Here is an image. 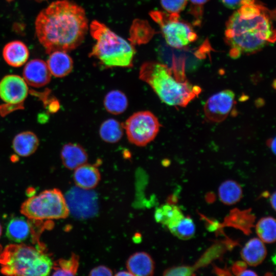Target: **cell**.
I'll return each instance as SVG.
<instances>
[{
  "mask_svg": "<svg viewBox=\"0 0 276 276\" xmlns=\"http://www.w3.org/2000/svg\"><path fill=\"white\" fill-rule=\"evenodd\" d=\"M256 231L259 238L264 243H274L276 239L275 219L271 216L261 218L256 224Z\"/></svg>",
  "mask_w": 276,
  "mask_h": 276,
  "instance_id": "cell-25",
  "label": "cell"
},
{
  "mask_svg": "<svg viewBox=\"0 0 276 276\" xmlns=\"http://www.w3.org/2000/svg\"><path fill=\"white\" fill-rule=\"evenodd\" d=\"M247 264L244 261H238L234 264L232 268L233 272L237 275L246 269Z\"/></svg>",
  "mask_w": 276,
  "mask_h": 276,
  "instance_id": "cell-34",
  "label": "cell"
},
{
  "mask_svg": "<svg viewBox=\"0 0 276 276\" xmlns=\"http://www.w3.org/2000/svg\"><path fill=\"white\" fill-rule=\"evenodd\" d=\"M112 271L109 267L104 265H99L92 269L89 273V275L98 276V275H112Z\"/></svg>",
  "mask_w": 276,
  "mask_h": 276,
  "instance_id": "cell-31",
  "label": "cell"
},
{
  "mask_svg": "<svg viewBox=\"0 0 276 276\" xmlns=\"http://www.w3.org/2000/svg\"><path fill=\"white\" fill-rule=\"evenodd\" d=\"M218 196L223 203L233 205L242 199V189L237 182L233 180H227L220 185Z\"/></svg>",
  "mask_w": 276,
  "mask_h": 276,
  "instance_id": "cell-22",
  "label": "cell"
},
{
  "mask_svg": "<svg viewBox=\"0 0 276 276\" xmlns=\"http://www.w3.org/2000/svg\"><path fill=\"white\" fill-rule=\"evenodd\" d=\"M1 271L5 275H47L53 263L45 254L25 244H11L0 255Z\"/></svg>",
  "mask_w": 276,
  "mask_h": 276,
  "instance_id": "cell-5",
  "label": "cell"
},
{
  "mask_svg": "<svg viewBox=\"0 0 276 276\" xmlns=\"http://www.w3.org/2000/svg\"><path fill=\"white\" fill-rule=\"evenodd\" d=\"M2 226H1V225L0 224V237L2 235Z\"/></svg>",
  "mask_w": 276,
  "mask_h": 276,
  "instance_id": "cell-40",
  "label": "cell"
},
{
  "mask_svg": "<svg viewBox=\"0 0 276 276\" xmlns=\"http://www.w3.org/2000/svg\"><path fill=\"white\" fill-rule=\"evenodd\" d=\"M195 5L201 6L206 3L208 0H190Z\"/></svg>",
  "mask_w": 276,
  "mask_h": 276,
  "instance_id": "cell-38",
  "label": "cell"
},
{
  "mask_svg": "<svg viewBox=\"0 0 276 276\" xmlns=\"http://www.w3.org/2000/svg\"><path fill=\"white\" fill-rule=\"evenodd\" d=\"M188 0H160L163 9L168 13L179 14L186 7Z\"/></svg>",
  "mask_w": 276,
  "mask_h": 276,
  "instance_id": "cell-29",
  "label": "cell"
},
{
  "mask_svg": "<svg viewBox=\"0 0 276 276\" xmlns=\"http://www.w3.org/2000/svg\"><path fill=\"white\" fill-rule=\"evenodd\" d=\"M63 165L70 170H74L86 163L88 156L85 150L76 143H67L62 148L60 152Z\"/></svg>",
  "mask_w": 276,
  "mask_h": 276,
  "instance_id": "cell-15",
  "label": "cell"
},
{
  "mask_svg": "<svg viewBox=\"0 0 276 276\" xmlns=\"http://www.w3.org/2000/svg\"><path fill=\"white\" fill-rule=\"evenodd\" d=\"M87 29L84 10L69 0L52 2L35 21L36 37L47 54L75 49L83 41Z\"/></svg>",
  "mask_w": 276,
  "mask_h": 276,
  "instance_id": "cell-1",
  "label": "cell"
},
{
  "mask_svg": "<svg viewBox=\"0 0 276 276\" xmlns=\"http://www.w3.org/2000/svg\"><path fill=\"white\" fill-rule=\"evenodd\" d=\"M116 275L123 276V275H132V274L127 271H121L115 274Z\"/></svg>",
  "mask_w": 276,
  "mask_h": 276,
  "instance_id": "cell-39",
  "label": "cell"
},
{
  "mask_svg": "<svg viewBox=\"0 0 276 276\" xmlns=\"http://www.w3.org/2000/svg\"><path fill=\"white\" fill-rule=\"evenodd\" d=\"M273 19L272 13L256 0L236 9L228 19L225 32L231 56L235 58L255 53L273 43Z\"/></svg>",
  "mask_w": 276,
  "mask_h": 276,
  "instance_id": "cell-2",
  "label": "cell"
},
{
  "mask_svg": "<svg viewBox=\"0 0 276 276\" xmlns=\"http://www.w3.org/2000/svg\"><path fill=\"white\" fill-rule=\"evenodd\" d=\"M47 101H44V104L47 108V110L51 113L55 112L59 108V103L57 100L55 98L48 99Z\"/></svg>",
  "mask_w": 276,
  "mask_h": 276,
  "instance_id": "cell-33",
  "label": "cell"
},
{
  "mask_svg": "<svg viewBox=\"0 0 276 276\" xmlns=\"http://www.w3.org/2000/svg\"><path fill=\"white\" fill-rule=\"evenodd\" d=\"M275 199H276V193L274 192L273 193V194H272V195H271L270 197V203L271 204L272 208L273 209L274 211L275 210V206H276Z\"/></svg>",
  "mask_w": 276,
  "mask_h": 276,
  "instance_id": "cell-36",
  "label": "cell"
},
{
  "mask_svg": "<svg viewBox=\"0 0 276 276\" xmlns=\"http://www.w3.org/2000/svg\"><path fill=\"white\" fill-rule=\"evenodd\" d=\"M183 216L179 207L168 203L158 207L154 214L156 221L167 226L168 228L173 226Z\"/></svg>",
  "mask_w": 276,
  "mask_h": 276,
  "instance_id": "cell-21",
  "label": "cell"
},
{
  "mask_svg": "<svg viewBox=\"0 0 276 276\" xmlns=\"http://www.w3.org/2000/svg\"><path fill=\"white\" fill-rule=\"evenodd\" d=\"M124 125L118 120L109 119L101 125L99 134L105 142L114 143L119 141L123 134Z\"/></svg>",
  "mask_w": 276,
  "mask_h": 276,
  "instance_id": "cell-24",
  "label": "cell"
},
{
  "mask_svg": "<svg viewBox=\"0 0 276 276\" xmlns=\"http://www.w3.org/2000/svg\"><path fill=\"white\" fill-rule=\"evenodd\" d=\"M194 268L189 266H178L169 268L163 273L166 276H189L193 275Z\"/></svg>",
  "mask_w": 276,
  "mask_h": 276,
  "instance_id": "cell-30",
  "label": "cell"
},
{
  "mask_svg": "<svg viewBox=\"0 0 276 276\" xmlns=\"http://www.w3.org/2000/svg\"><path fill=\"white\" fill-rule=\"evenodd\" d=\"M241 257L247 264L256 266L264 260L267 250L264 243L259 238H253L245 244L240 252Z\"/></svg>",
  "mask_w": 276,
  "mask_h": 276,
  "instance_id": "cell-18",
  "label": "cell"
},
{
  "mask_svg": "<svg viewBox=\"0 0 276 276\" xmlns=\"http://www.w3.org/2000/svg\"><path fill=\"white\" fill-rule=\"evenodd\" d=\"M258 274L254 271L249 269H245L243 271L240 275L244 276V275H257Z\"/></svg>",
  "mask_w": 276,
  "mask_h": 276,
  "instance_id": "cell-37",
  "label": "cell"
},
{
  "mask_svg": "<svg viewBox=\"0 0 276 276\" xmlns=\"http://www.w3.org/2000/svg\"><path fill=\"white\" fill-rule=\"evenodd\" d=\"M139 77L163 102L171 106L185 107L201 91L198 86L176 76L167 64L155 61L143 63Z\"/></svg>",
  "mask_w": 276,
  "mask_h": 276,
  "instance_id": "cell-3",
  "label": "cell"
},
{
  "mask_svg": "<svg viewBox=\"0 0 276 276\" xmlns=\"http://www.w3.org/2000/svg\"><path fill=\"white\" fill-rule=\"evenodd\" d=\"M275 137L270 139L268 141V145L274 154L275 153Z\"/></svg>",
  "mask_w": 276,
  "mask_h": 276,
  "instance_id": "cell-35",
  "label": "cell"
},
{
  "mask_svg": "<svg viewBox=\"0 0 276 276\" xmlns=\"http://www.w3.org/2000/svg\"><path fill=\"white\" fill-rule=\"evenodd\" d=\"M160 124L156 117L149 111L136 112L126 121L124 128L129 141L137 146H144L157 135Z\"/></svg>",
  "mask_w": 276,
  "mask_h": 276,
  "instance_id": "cell-8",
  "label": "cell"
},
{
  "mask_svg": "<svg viewBox=\"0 0 276 276\" xmlns=\"http://www.w3.org/2000/svg\"><path fill=\"white\" fill-rule=\"evenodd\" d=\"M31 232L30 223L22 217L12 218L7 226V237L15 242H21L26 240L29 237Z\"/></svg>",
  "mask_w": 276,
  "mask_h": 276,
  "instance_id": "cell-20",
  "label": "cell"
},
{
  "mask_svg": "<svg viewBox=\"0 0 276 276\" xmlns=\"http://www.w3.org/2000/svg\"><path fill=\"white\" fill-rule=\"evenodd\" d=\"M128 105V99L124 93L119 90L108 92L104 99V105L106 110L113 114H119L124 112Z\"/></svg>",
  "mask_w": 276,
  "mask_h": 276,
  "instance_id": "cell-23",
  "label": "cell"
},
{
  "mask_svg": "<svg viewBox=\"0 0 276 276\" xmlns=\"http://www.w3.org/2000/svg\"><path fill=\"white\" fill-rule=\"evenodd\" d=\"M47 64L51 75L56 77L62 78L72 72L74 63L67 52L56 51L50 53Z\"/></svg>",
  "mask_w": 276,
  "mask_h": 276,
  "instance_id": "cell-17",
  "label": "cell"
},
{
  "mask_svg": "<svg viewBox=\"0 0 276 276\" xmlns=\"http://www.w3.org/2000/svg\"><path fill=\"white\" fill-rule=\"evenodd\" d=\"M28 93L27 83L18 75H8L0 81V98L6 104L22 107Z\"/></svg>",
  "mask_w": 276,
  "mask_h": 276,
  "instance_id": "cell-11",
  "label": "cell"
},
{
  "mask_svg": "<svg viewBox=\"0 0 276 276\" xmlns=\"http://www.w3.org/2000/svg\"><path fill=\"white\" fill-rule=\"evenodd\" d=\"M36 1H44V0H36Z\"/></svg>",
  "mask_w": 276,
  "mask_h": 276,
  "instance_id": "cell-41",
  "label": "cell"
},
{
  "mask_svg": "<svg viewBox=\"0 0 276 276\" xmlns=\"http://www.w3.org/2000/svg\"><path fill=\"white\" fill-rule=\"evenodd\" d=\"M235 96L233 91L225 89L210 97L204 106L206 119L213 122H220L225 120L235 103Z\"/></svg>",
  "mask_w": 276,
  "mask_h": 276,
  "instance_id": "cell-10",
  "label": "cell"
},
{
  "mask_svg": "<svg viewBox=\"0 0 276 276\" xmlns=\"http://www.w3.org/2000/svg\"><path fill=\"white\" fill-rule=\"evenodd\" d=\"M20 212L34 220L64 219L70 214L65 197L57 189L47 190L30 197L22 203Z\"/></svg>",
  "mask_w": 276,
  "mask_h": 276,
  "instance_id": "cell-6",
  "label": "cell"
},
{
  "mask_svg": "<svg viewBox=\"0 0 276 276\" xmlns=\"http://www.w3.org/2000/svg\"><path fill=\"white\" fill-rule=\"evenodd\" d=\"M39 139L33 132L25 131L16 134L12 141L14 152L22 157L33 154L39 146Z\"/></svg>",
  "mask_w": 276,
  "mask_h": 276,
  "instance_id": "cell-19",
  "label": "cell"
},
{
  "mask_svg": "<svg viewBox=\"0 0 276 276\" xmlns=\"http://www.w3.org/2000/svg\"><path fill=\"white\" fill-rule=\"evenodd\" d=\"M65 198L70 213L76 218H89L98 211L96 194L89 190L73 187L66 193Z\"/></svg>",
  "mask_w": 276,
  "mask_h": 276,
  "instance_id": "cell-9",
  "label": "cell"
},
{
  "mask_svg": "<svg viewBox=\"0 0 276 276\" xmlns=\"http://www.w3.org/2000/svg\"><path fill=\"white\" fill-rule=\"evenodd\" d=\"M169 229L179 239L186 240L194 236L196 227L192 219L189 216L184 215Z\"/></svg>",
  "mask_w": 276,
  "mask_h": 276,
  "instance_id": "cell-28",
  "label": "cell"
},
{
  "mask_svg": "<svg viewBox=\"0 0 276 276\" xmlns=\"http://www.w3.org/2000/svg\"><path fill=\"white\" fill-rule=\"evenodd\" d=\"M126 267L132 275L149 276L154 274L155 263L148 253L139 251L129 257L126 262Z\"/></svg>",
  "mask_w": 276,
  "mask_h": 276,
  "instance_id": "cell-13",
  "label": "cell"
},
{
  "mask_svg": "<svg viewBox=\"0 0 276 276\" xmlns=\"http://www.w3.org/2000/svg\"><path fill=\"white\" fill-rule=\"evenodd\" d=\"M253 1L254 0H221L224 6L232 9H237Z\"/></svg>",
  "mask_w": 276,
  "mask_h": 276,
  "instance_id": "cell-32",
  "label": "cell"
},
{
  "mask_svg": "<svg viewBox=\"0 0 276 276\" xmlns=\"http://www.w3.org/2000/svg\"><path fill=\"white\" fill-rule=\"evenodd\" d=\"M22 74L27 84L34 87L46 85L51 78V74L47 63L40 59H34L27 63Z\"/></svg>",
  "mask_w": 276,
  "mask_h": 276,
  "instance_id": "cell-12",
  "label": "cell"
},
{
  "mask_svg": "<svg viewBox=\"0 0 276 276\" xmlns=\"http://www.w3.org/2000/svg\"><path fill=\"white\" fill-rule=\"evenodd\" d=\"M3 57L8 65L18 67L26 63L29 57V51L22 41L13 40L4 46Z\"/></svg>",
  "mask_w": 276,
  "mask_h": 276,
  "instance_id": "cell-14",
  "label": "cell"
},
{
  "mask_svg": "<svg viewBox=\"0 0 276 276\" xmlns=\"http://www.w3.org/2000/svg\"><path fill=\"white\" fill-rule=\"evenodd\" d=\"M73 177L77 187L89 190L98 185L101 174L96 166L85 163L75 169Z\"/></svg>",
  "mask_w": 276,
  "mask_h": 276,
  "instance_id": "cell-16",
  "label": "cell"
},
{
  "mask_svg": "<svg viewBox=\"0 0 276 276\" xmlns=\"http://www.w3.org/2000/svg\"><path fill=\"white\" fill-rule=\"evenodd\" d=\"M79 257L72 253L68 259H60L53 264V275H75L78 269Z\"/></svg>",
  "mask_w": 276,
  "mask_h": 276,
  "instance_id": "cell-27",
  "label": "cell"
},
{
  "mask_svg": "<svg viewBox=\"0 0 276 276\" xmlns=\"http://www.w3.org/2000/svg\"><path fill=\"white\" fill-rule=\"evenodd\" d=\"M150 15L159 26L167 43L171 47L181 49L197 38L193 28L180 20L179 14L153 11L150 13Z\"/></svg>",
  "mask_w": 276,
  "mask_h": 276,
  "instance_id": "cell-7",
  "label": "cell"
},
{
  "mask_svg": "<svg viewBox=\"0 0 276 276\" xmlns=\"http://www.w3.org/2000/svg\"><path fill=\"white\" fill-rule=\"evenodd\" d=\"M154 34V30L147 22L136 19L130 31V40L133 43L142 44L149 41Z\"/></svg>",
  "mask_w": 276,
  "mask_h": 276,
  "instance_id": "cell-26",
  "label": "cell"
},
{
  "mask_svg": "<svg viewBox=\"0 0 276 276\" xmlns=\"http://www.w3.org/2000/svg\"><path fill=\"white\" fill-rule=\"evenodd\" d=\"M90 32L96 43L89 55L107 67H130L135 53L133 45L104 24L94 20Z\"/></svg>",
  "mask_w": 276,
  "mask_h": 276,
  "instance_id": "cell-4",
  "label": "cell"
}]
</instances>
